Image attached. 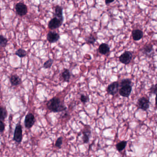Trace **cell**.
I'll use <instances>...</instances> for the list:
<instances>
[{
  "label": "cell",
  "mask_w": 157,
  "mask_h": 157,
  "mask_svg": "<svg viewBox=\"0 0 157 157\" xmlns=\"http://www.w3.org/2000/svg\"><path fill=\"white\" fill-rule=\"evenodd\" d=\"M47 108L51 112L59 113L66 110L64 102L58 97H54L50 99L46 104Z\"/></svg>",
  "instance_id": "1"
},
{
  "label": "cell",
  "mask_w": 157,
  "mask_h": 157,
  "mask_svg": "<svg viewBox=\"0 0 157 157\" xmlns=\"http://www.w3.org/2000/svg\"><path fill=\"white\" fill-rule=\"evenodd\" d=\"M23 130L22 126L21 124H17L14 132V137L13 139L16 143H20L22 141Z\"/></svg>",
  "instance_id": "2"
},
{
  "label": "cell",
  "mask_w": 157,
  "mask_h": 157,
  "mask_svg": "<svg viewBox=\"0 0 157 157\" xmlns=\"http://www.w3.org/2000/svg\"><path fill=\"white\" fill-rule=\"evenodd\" d=\"M36 118L35 116L31 113H29L26 115L24 121V124L25 128L30 129L35 124Z\"/></svg>",
  "instance_id": "3"
},
{
  "label": "cell",
  "mask_w": 157,
  "mask_h": 157,
  "mask_svg": "<svg viewBox=\"0 0 157 157\" xmlns=\"http://www.w3.org/2000/svg\"><path fill=\"white\" fill-rule=\"evenodd\" d=\"M15 8L17 14L20 16L26 15L28 13V8L27 6L23 2H18L17 3Z\"/></svg>",
  "instance_id": "4"
},
{
  "label": "cell",
  "mask_w": 157,
  "mask_h": 157,
  "mask_svg": "<svg viewBox=\"0 0 157 157\" xmlns=\"http://www.w3.org/2000/svg\"><path fill=\"white\" fill-rule=\"evenodd\" d=\"M63 21H64L63 19H59L54 17L49 22L48 24V27L51 30L58 29L62 25Z\"/></svg>",
  "instance_id": "5"
},
{
  "label": "cell",
  "mask_w": 157,
  "mask_h": 157,
  "mask_svg": "<svg viewBox=\"0 0 157 157\" xmlns=\"http://www.w3.org/2000/svg\"><path fill=\"white\" fill-rule=\"evenodd\" d=\"M132 57L133 55L130 52L126 51L119 56V60L122 64L127 65L131 62Z\"/></svg>",
  "instance_id": "6"
},
{
  "label": "cell",
  "mask_w": 157,
  "mask_h": 157,
  "mask_svg": "<svg viewBox=\"0 0 157 157\" xmlns=\"http://www.w3.org/2000/svg\"><path fill=\"white\" fill-rule=\"evenodd\" d=\"M137 106L139 109L146 111L149 108V100L146 97H141L138 100Z\"/></svg>",
  "instance_id": "7"
},
{
  "label": "cell",
  "mask_w": 157,
  "mask_h": 157,
  "mask_svg": "<svg viewBox=\"0 0 157 157\" xmlns=\"http://www.w3.org/2000/svg\"><path fill=\"white\" fill-rule=\"evenodd\" d=\"M119 83L117 81H115L108 86L107 92L111 95L114 96L119 91Z\"/></svg>",
  "instance_id": "8"
},
{
  "label": "cell",
  "mask_w": 157,
  "mask_h": 157,
  "mask_svg": "<svg viewBox=\"0 0 157 157\" xmlns=\"http://www.w3.org/2000/svg\"><path fill=\"white\" fill-rule=\"evenodd\" d=\"M60 39V35L56 32L50 31L47 35V39L50 43L56 42Z\"/></svg>",
  "instance_id": "9"
},
{
  "label": "cell",
  "mask_w": 157,
  "mask_h": 157,
  "mask_svg": "<svg viewBox=\"0 0 157 157\" xmlns=\"http://www.w3.org/2000/svg\"><path fill=\"white\" fill-rule=\"evenodd\" d=\"M82 139L84 143H88L89 142V137L91 135V130L89 125H85L84 127V130L82 131Z\"/></svg>",
  "instance_id": "10"
},
{
  "label": "cell",
  "mask_w": 157,
  "mask_h": 157,
  "mask_svg": "<svg viewBox=\"0 0 157 157\" xmlns=\"http://www.w3.org/2000/svg\"><path fill=\"white\" fill-rule=\"evenodd\" d=\"M132 86H125L121 87L119 90V94L123 97H129L132 92Z\"/></svg>",
  "instance_id": "11"
},
{
  "label": "cell",
  "mask_w": 157,
  "mask_h": 157,
  "mask_svg": "<svg viewBox=\"0 0 157 157\" xmlns=\"http://www.w3.org/2000/svg\"><path fill=\"white\" fill-rule=\"evenodd\" d=\"M9 81L12 86H17L22 83V80L17 74H13L9 78Z\"/></svg>",
  "instance_id": "12"
},
{
  "label": "cell",
  "mask_w": 157,
  "mask_h": 157,
  "mask_svg": "<svg viewBox=\"0 0 157 157\" xmlns=\"http://www.w3.org/2000/svg\"><path fill=\"white\" fill-rule=\"evenodd\" d=\"M132 37L135 41H138L141 40L143 36V33L140 30H135L132 32Z\"/></svg>",
  "instance_id": "13"
},
{
  "label": "cell",
  "mask_w": 157,
  "mask_h": 157,
  "mask_svg": "<svg viewBox=\"0 0 157 157\" xmlns=\"http://www.w3.org/2000/svg\"><path fill=\"white\" fill-rule=\"evenodd\" d=\"M98 50L101 54L106 55L110 52V47L107 44L102 43L99 46Z\"/></svg>",
  "instance_id": "14"
},
{
  "label": "cell",
  "mask_w": 157,
  "mask_h": 157,
  "mask_svg": "<svg viewBox=\"0 0 157 157\" xmlns=\"http://www.w3.org/2000/svg\"><path fill=\"white\" fill-rule=\"evenodd\" d=\"M71 76H72V74H71L70 71L66 68L64 69L61 73V76H62L64 81L65 82H69L70 81Z\"/></svg>",
  "instance_id": "15"
},
{
  "label": "cell",
  "mask_w": 157,
  "mask_h": 157,
  "mask_svg": "<svg viewBox=\"0 0 157 157\" xmlns=\"http://www.w3.org/2000/svg\"><path fill=\"white\" fill-rule=\"evenodd\" d=\"M54 16H55V17L64 20L63 16V8L62 7L59 6V5H57L55 7Z\"/></svg>",
  "instance_id": "16"
},
{
  "label": "cell",
  "mask_w": 157,
  "mask_h": 157,
  "mask_svg": "<svg viewBox=\"0 0 157 157\" xmlns=\"http://www.w3.org/2000/svg\"><path fill=\"white\" fill-rule=\"evenodd\" d=\"M153 51V46L151 44L145 45L142 48V52L144 54L146 55H149Z\"/></svg>",
  "instance_id": "17"
},
{
  "label": "cell",
  "mask_w": 157,
  "mask_h": 157,
  "mask_svg": "<svg viewBox=\"0 0 157 157\" xmlns=\"http://www.w3.org/2000/svg\"><path fill=\"white\" fill-rule=\"evenodd\" d=\"M127 142L126 141H123L119 142L116 145V148L118 152H121L124 149L126 145H127Z\"/></svg>",
  "instance_id": "18"
},
{
  "label": "cell",
  "mask_w": 157,
  "mask_h": 157,
  "mask_svg": "<svg viewBox=\"0 0 157 157\" xmlns=\"http://www.w3.org/2000/svg\"><path fill=\"white\" fill-rule=\"evenodd\" d=\"M7 116H8V111H7L6 107L1 106L0 121H4L7 118Z\"/></svg>",
  "instance_id": "19"
},
{
  "label": "cell",
  "mask_w": 157,
  "mask_h": 157,
  "mask_svg": "<svg viewBox=\"0 0 157 157\" xmlns=\"http://www.w3.org/2000/svg\"><path fill=\"white\" fill-rule=\"evenodd\" d=\"M96 38L93 35H90L85 38V41L87 43L94 45L96 41Z\"/></svg>",
  "instance_id": "20"
},
{
  "label": "cell",
  "mask_w": 157,
  "mask_h": 157,
  "mask_svg": "<svg viewBox=\"0 0 157 157\" xmlns=\"http://www.w3.org/2000/svg\"><path fill=\"white\" fill-rule=\"evenodd\" d=\"M27 52L22 48H20L15 52V54L21 58H24L27 55Z\"/></svg>",
  "instance_id": "21"
},
{
  "label": "cell",
  "mask_w": 157,
  "mask_h": 157,
  "mask_svg": "<svg viewBox=\"0 0 157 157\" xmlns=\"http://www.w3.org/2000/svg\"><path fill=\"white\" fill-rule=\"evenodd\" d=\"M8 40L2 35L0 36V45L2 47H5L8 45Z\"/></svg>",
  "instance_id": "22"
},
{
  "label": "cell",
  "mask_w": 157,
  "mask_h": 157,
  "mask_svg": "<svg viewBox=\"0 0 157 157\" xmlns=\"http://www.w3.org/2000/svg\"><path fill=\"white\" fill-rule=\"evenodd\" d=\"M53 63V60L52 59H49L46 62L44 63L43 67L45 69H48V68H50L52 66Z\"/></svg>",
  "instance_id": "23"
},
{
  "label": "cell",
  "mask_w": 157,
  "mask_h": 157,
  "mask_svg": "<svg viewBox=\"0 0 157 157\" xmlns=\"http://www.w3.org/2000/svg\"><path fill=\"white\" fill-rule=\"evenodd\" d=\"M120 86L121 87L125 86H132V82H131V80L129 79H123L120 82Z\"/></svg>",
  "instance_id": "24"
},
{
  "label": "cell",
  "mask_w": 157,
  "mask_h": 157,
  "mask_svg": "<svg viewBox=\"0 0 157 157\" xmlns=\"http://www.w3.org/2000/svg\"><path fill=\"white\" fill-rule=\"evenodd\" d=\"M63 143V139L62 137H59L55 142V146L59 149H61Z\"/></svg>",
  "instance_id": "25"
},
{
  "label": "cell",
  "mask_w": 157,
  "mask_h": 157,
  "mask_svg": "<svg viewBox=\"0 0 157 157\" xmlns=\"http://www.w3.org/2000/svg\"><path fill=\"white\" fill-rule=\"evenodd\" d=\"M80 100L82 102L85 104L87 102H89V96L85 95L82 94L80 96Z\"/></svg>",
  "instance_id": "26"
},
{
  "label": "cell",
  "mask_w": 157,
  "mask_h": 157,
  "mask_svg": "<svg viewBox=\"0 0 157 157\" xmlns=\"http://www.w3.org/2000/svg\"><path fill=\"white\" fill-rule=\"evenodd\" d=\"M150 93L156 95L157 94V83L153 85L149 89Z\"/></svg>",
  "instance_id": "27"
},
{
  "label": "cell",
  "mask_w": 157,
  "mask_h": 157,
  "mask_svg": "<svg viewBox=\"0 0 157 157\" xmlns=\"http://www.w3.org/2000/svg\"><path fill=\"white\" fill-rule=\"evenodd\" d=\"M5 129V124L3 121H0V132L2 133L4 132Z\"/></svg>",
  "instance_id": "28"
},
{
  "label": "cell",
  "mask_w": 157,
  "mask_h": 157,
  "mask_svg": "<svg viewBox=\"0 0 157 157\" xmlns=\"http://www.w3.org/2000/svg\"><path fill=\"white\" fill-rule=\"evenodd\" d=\"M114 1V0H105V3L107 5L110 4V3H112Z\"/></svg>",
  "instance_id": "29"
},
{
  "label": "cell",
  "mask_w": 157,
  "mask_h": 157,
  "mask_svg": "<svg viewBox=\"0 0 157 157\" xmlns=\"http://www.w3.org/2000/svg\"><path fill=\"white\" fill-rule=\"evenodd\" d=\"M155 104L157 106V94L156 95V97H155Z\"/></svg>",
  "instance_id": "30"
}]
</instances>
